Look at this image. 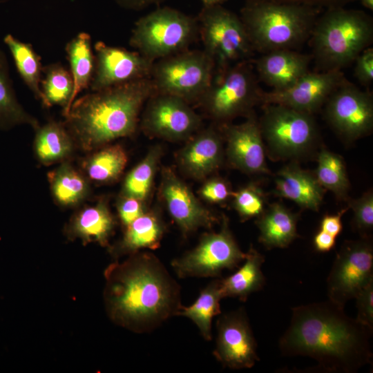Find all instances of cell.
<instances>
[{
  "label": "cell",
  "instance_id": "1",
  "mask_svg": "<svg viewBox=\"0 0 373 373\" xmlns=\"http://www.w3.org/2000/svg\"><path fill=\"white\" fill-rule=\"evenodd\" d=\"M372 332L328 300L294 307L278 345L283 355L313 358L316 370L354 373L372 363Z\"/></svg>",
  "mask_w": 373,
  "mask_h": 373
},
{
  "label": "cell",
  "instance_id": "2",
  "mask_svg": "<svg viewBox=\"0 0 373 373\" xmlns=\"http://www.w3.org/2000/svg\"><path fill=\"white\" fill-rule=\"evenodd\" d=\"M104 301L111 319L137 333L149 332L177 315L180 287L153 254L135 252L105 271Z\"/></svg>",
  "mask_w": 373,
  "mask_h": 373
},
{
  "label": "cell",
  "instance_id": "3",
  "mask_svg": "<svg viewBox=\"0 0 373 373\" xmlns=\"http://www.w3.org/2000/svg\"><path fill=\"white\" fill-rule=\"evenodd\" d=\"M155 92L150 77L87 94L72 104L66 116L73 140L93 151L133 134L143 105Z\"/></svg>",
  "mask_w": 373,
  "mask_h": 373
},
{
  "label": "cell",
  "instance_id": "4",
  "mask_svg": "<svg viewBox=\"0 0 373 373\" xmlns=\"http://www.w3.org/2000/svg\"><path fill=\"white\" fill-rule=\"evenodd\" d=\"M321 9L267 0H247L240 10L254 51L294 50L306 41Z\"/></svg>",
  "mask_w": 373,
  "mask_h": 373
},
{
  "label": "cell",
  "instance_id": "5",
  "mask_svg": "<svg viewBox=\"0 0 373 373\" xmlns=\"http://www.w3.org/2000/svg\"><path fill=\"white\" fill-rule=\"evenodd\" d=\"M312 59L320 71L341 70L370 47L372 17L358 10L337 7L318 17L310 35Z\"/></svg>",
  "mask_w": 373,
  "mask_h": 373
},
{
  "label": "cell",
  "instance_id": "6",
  "mask_svg": "<svg viewBox=\"0 0 373 373\" xmlns=\"http://www.w3.org/2000/svg\"><path fill=\"white\" fill-rule=\"evenodd\" d=\"M198 36L196 17L164 6L135 22L129 44L142 55L155 61L189 49Z\"/></svg>",
  "mask_w": 373,
  "mask_h": 373
},
{
  "label": "cell",
  "instance_id": "7",
  "mask_svg": "<svg viewBox=\"0 0 373 373\" xmlns=\"http://www.w3.org/2000/svg\"><path fill=\"white\" fill-rule=\"evenodd\" d=\"M262 91L249 60L242 61L215 73L198 102L212 119L226 124L238 116L253 114L254 106L261 104Z\"/></svg>",
  "mask_w": 373,
  "mask_h": 373
},
{
  "label": "cell",
  "instance_id": "8",
  "mask_svg": "<svg viewBox=\"0 0 373 373\" xmlns=\"http://www.w3.org/2000/svg\"><path fill=\"white\" fill-rule=\"evenodd\" d=\"M214 61L204 50H186L153 63L151 79L156 93L189 104L199 102L214 77Z\"/></svg>",
  "mask_w": 373,
  "mask_h": 373
},
{
  "label": "cell",
  "instance_id": "9",
  "mask_svg": "<svg viewBox=\"0 0 373 373\" xmlns=\"http://www.w3.org/2000/svg\"><path fill=\"white\" fill-rule=\"evenodd\" d=\"M204 50L215 64V73L249 60L254 50L240 17L222 5L203 6L198 17Z\"/></svg>",
  "mask_w": 373,
  "mask_h": 373
},
{
  "label": "cell",
  "instance_id": "10",
  "mask_svg": "<svg viewBox=\"0 0 373 373\" xmlns=\"http://www.w3.org/2000/svg\"><path fill=\"white\" fill-rule=\"evenodd\" d=\"M262 139L277 158H299L315 146L318 133L312 114L279 104H264Z\"/></svg>",
  "mask_w": 373,
  "mask_h": 373
},
{
  "label": "cell",
  "instance_id": "11",
  "mask_svg": "<svg viewBox=\"0 0 373 373\" xmlns=\"http://www.w3.org/2000/svg\"><path fill=\"white\" fill-rule=\"evenodd\" d=\"M223 216L218 232L206 233L191 251L171 262L179 278L219 277L224 269H233L245 258Z\"/></svg>",
  "mask_w": 373,
  "mask_h": 373
},
{
  "label": "cell",
  "instance_id": "12",
  "mask_svg": "<svg viewBox=\"0 0 373 373\" xmlns=\"http://www.w3.org/2000/svg\"><path fill=\"white\" fill-rule=\"evenodd\" d=\"M373 280V246L370 237L343 242L327 278L328 300L341 306Z\"/></svg>",
  "mask_w": 373,
  "mask_h": 373
},
{
  "label": "cell",
  "instance_id": "13",
  "mask_svg": "<svg viewBox=\"0 0 373 373\" xmlns=\"http://www.w3.org/2000/svg\"><path fill=\"white\" fill-rule=\"evenodd\" d=\"M201 122L186 101L155 93L146 101L141 126L147 135L175 141L191 137L198 130Z\"/></svg>",
  "mask_w": 373,
  "mask_h": 373
},
{
  "label": "cell",
  "instance_id": "14",
  "mask_svg": "<svg viewBox=\"0 0 373 373\" xmlns=\"http://www.w3.org/2000/svg\"><path fill=\"white\" fill-rule=\"evenodd\" d=\"M325 103L327 121L344 139L355 140L372 131L373 100L369 92L347 81L331 94Z\"/></svg>",
  "mask_w": 373,
  "mask_h": 373
},
{
  "label": "cell",
  "instance_id": "15",
  "mask_svg": "<svg viewBox=\"0 0 373 373\" xmlns=\"http://www.w3.org/2000/svg\"><path fill=\"white\" fill-rule=\"evenodd\" d=\"M217 337L213 352L225 367H252L259 357L257 343L244 308L222 314L216 324Z\"/></svg>",
  "mask_w": 373,
  "mask_h": 373
},
{
  "label": "cell",
  "instance_id": "16",
  "mask_svg": "<svg viewBox=\"0 0 373 373\" xmlns=\"http://www.w3.org/2000/svg\"><path fill=\"white\" fill-rule=\"evenodd\" d=\"M95 69L90 87L97 91L127 82L151 77L154 61L138 52L108 46H94Z\"/></svg>",
  "mask_w": 373,
  "mask_h": 373
},
{
  "label": "cell",
  "instance_id": "17",
  "mask_svg": "<svg viewBox=\"0 0 373 373\" xmlns=\"http://www.w3.org/2000/svg\"><path fill=\"white\" fill-rule=\"evenodd\" d=\"M347 81L341 70L309 71L289 88L262 91L261 104L283 105L312 115Z\"/></svg>",
  "mask_w": 373,
  "mask_h": 373
},
{
  "label": "cell",
  "instance_id": "18",
  "mask_svg": "<svg viewBox=\"0 0 373 373\" xmlns=\"http://www.w3.org/2000/svg\"><path fill=\"white\" fill-rule=\"evenodd\" d=\"M169 215L184 235L211 228L218 219L170 168H163L160 189Z\"/></svg>",
  "mask_w": 373,
  "mask_h": 373
},
{
  "label": "cell",
  "instance_id": "19",
  "mask_svg": "<svg viewBox=\"0 0 373 373\" xmlns=\"http://www.w3.org/2000/svg\"><path fill=\"white\" fill-rule=\"evenodd\" d=\"M227 156L235 168L249 174L269 173L259 122L254 114L240 124H224Z\"/></svg>",
  "mask_w": 373,
  "mask_h": 373
},
{
  "label": "cell",
  "instance_id": "20",
  "mask_svg": "<svg viewBox=\"0 0 373 373\" xmlns=\"http://www.w3.org/2000/svg\"><path fill=\"white\" fill-rule=\"evenodd\" d=\"M312 56L283 49L264 53L256 61L259 79L273 90L289 88L309 70Z\"/></svg>",
  "mask_w": 373,
  "mask_h": 373
},
{
  "label": "cell",
  "instance_id": "21",
  "mask_svg": "<svg viewBox=\"0 0 373 373\" xmlns=\"http://www.w3.org/2000/svg\"><path fill=\"white\" fill-rule=\"evenodd\" d=\"M223 159L222 137L214 128H207L193 137L180 151L182 170L195 179H202L216 170Z\"/></svg>",
  "mask_w": 373,
  "mask_h": 373
},
{
  "label": "cell",
  "instance_id": "22",
  "mask_svg": "<svg viewBox=\"0 0 373 373\" xmlns=\"http://www.w3.org/2000/svg\"><path fill=\"white\" fill-rule=\"evenodd\" d=\"M324 191L314 175L294 164L283 167L275 179L274 193L294 202L303 209L318 211Z\"/></svg>",
  "mask_w": 373,
  "mask_h": 373
},
{
  "label": "cell",
  "instance_id": "23",
  "mask_svg": "<svg viewBox=\"0 0 373 373\" xmlns=\"http://www.w3.org/2000/svg\"><path fill=\"white\" fill-rule=\"evenodd\" d=\"M298 213H293L285 205L274 202L258 217V240L266 248L287 247L298 237Z\"/></svg>",
  "mask_w": 373,
  "mask_h": 373
},
{
  "label": "cell",
  "instance_id": "24",
  "mask_svg": "<svg viewBox=\"0 0 373 373\" xmlns=\"http://www.w3.org/2000/svg\"><path fill=\"white\" fill-rule=\"evenodd\" d=\"M165 231L160 216L153 211H146L126 227L123 238L115 247L114 256L132 254L142 249L159 247Z\"/></svg>",
  "mask_w": 373,
  "mask_h": 373
},
{
  "label": "cell",
  "instance_id": "25",
  "mask_svg": "<svg viewBox=\"0 0 373 373\" xmlns=\"http://www.w3.org/2000/svg\"><path fill=\"white\" fill-rule=\"evenodd\" d=\"M115 226V219L104 201L84 208L71 220L68 233L84 243L96 242L102 246L108 243Z\"/></svg>",
  "mask_w": 373,
  "mask_h": 373
},
{
  "label": "cell",
  "instance_id": "26",
  "mask_svg": "<svg viewBox=\"0 0 373 373\" xmlns=\"http://www.w3.org/2000/svg\"><path fill=\"white\" fill-rule=\"evenodd\" d=\"M265 257L251 245L243 265L229 276L220 279V291L222 298H238L246 301L249 295L260 290L265 284L262 271Z\"/></svg>",
  "mask_w": 373,
  "mask_h": 373
},
{
  "label": "cell",
  "instance_id": "27",
  "mask_svg": "<svg viewBox=\"0 0 373 373\" xmlns=\"http://www.w3.org/2000/svg\"><path fill=\"white\" fill-rule=\"evenodd\" d=\"M73 81V90L68 106L64 110L66 117L77 95L90 86L95 69V55L91 46L90 36L80 32L66 46Z\"/></svg>",
  "mask_w": 373,
  "mask_h": 373
},
{
  "label": "cell",
  "instance_id": "28",
  "mask_svg": "<svg viewBox=\"0 0 373 373\" xmlns=\"http://www.w3.org/2000/svg\"><path fill=\"white\" fill-rule=\"evenodd\" d=\"M21 124L39 127L37 119L24 110L17 98L7 57L0 49V130Z\"/></svg>",
  "mask_w": 373,
  "mask_h": 373
},
{
  "label": "cell",
  "instance_id": "29",
  "mask_svg": "<svg viewBox=\"0 0 373 373\" xmlns=\"http://www.w3.org/2000/svg\"><path fill=\"white\" fill-rule=\"evenodd\" d=\"M222 298L220 279L214 280L202 289L192 305L188 307L182 305L177 315L191 319L199 329L202 336L207 341H211L212 320L221 313L220 301Z\"/></svg>",
  "mask_w": 373,
  "mask_h": 373
},
{
  "label": "cell",
  "instance_id": "30",
  "mask_svg": "<svg viewBox=\"0 0 373 373\" xmlns=\"http://www.w3.org/2000/svg\"><path fill=\"white\" fill-rule=\"evenodd\" d=\"M36 129L34 148L40 162L50 164L66 157L71 153L73 139L64 126L52 122Z\"/></svg>",
  "mask_w": 373,
  "mask_h": 373
},
{
  "label": "cell",
  "instance_id": "31",
  "mask_svg": "<svg viewBox=\"0 0 373 373\" xmlns=\"http://www.w3.org/2000/svg\"><path fill=\"white\" fill-rule=\"evenodd\" d=\"M48 180L54 198L62 206H74L88 193L86 179L68 163H64L49 173Z\"/></svg>",
  "mask_w": 373,
  "mask_h": 373
},
{
  "label": "cell",
  "instance_id": "32",
  "mask_svg": "<svg viewBox=\"0 0 373 373\" xmlns=\"http://www.w3.org/2000/svg\"><path fill=\"white\" fill-rule=\"evenodd\" d=\"M13 58L20 77L37 99H41L40 89L42 67L40 57L30 44L24 43L11 34L3 38Z\"/></svg>",
  "mask_w": 373,
  "mask_h": 373
},
{
  "label": "cell",
  "instance_id": "33",
  "mask_svg": "<svg viewBox=\"0 0 373 373\" xmlns=\"http://www.w3.org/2000/svg\"><path fill=\"white\" fill-rule=\"evenodd\" d=\"M162 154V148L158 145L148 151L125 178L122 191L123 196L143 202L149 197Z\"/></svg>",
  "mask_w": 373,
  "mask_h": 373
},
{
  "label": "cell",
  "instance_id": "34",
  "mask_svg": "<svg viewBox=\"0 0 373 373\" xmlns=\"http://www.w3.org/2000/svg\"><path fill=\"white\" fill-rule=\"evenodd\" d=\"M128 157L119 144L106 146L93 154L85 163L88 178L98 182H108L117 179L123 172Z\"/></svg>",
  "mask_w": 373,
  "mask_h": 373
},
{
  "label": "cell",
  "instance_id": "35",
  "mask_svg": "<svg viewBox=\"0 0 373 373\" xmlns=\"http://www.w3.org/2000/svg\"><path fill=\"white\" fill-rule=\"evenodd\" d=\"M44 77L41 79V100L46 107L61 106L66 108L73 90V81L70 74L58 64L42 68Z\"/></svg>",
  "mask_w": 373,
  "mask_h": 373
},
{
  "label": "cell",
  "instance_id": "36",
  "mask_svg": "<svg viewBox=\"0 0 373 373\" xmlns=\"http://www.w3.org/2000/svg\"><path fill=\"white\" fill-rule=\"evenodd\" d=\"M315 176L320 184L333 192L337 198L344 199L350 182L342 157L328 150L322 149L318 155Z\"/></svg>",
  "mask_w": 373,
  "mask_h": 373
},
{
  "label": "cell",
  "instance_id": "37",
  "mask_svg": "<svg viewBox=\"0 0 373 373\" xmlns=\"http://www.w3.org/2000/svg\"><path fill=\"white\" fill-rule=\"evenodd\" d=\"M233 206L242 221L258 217L265 210V197L261 189L249 184L231 193Z\"/></svg>",
  "mask_w": 373,
  "mask_h": 373
},
{
  "label": "cell",
  "instance_id": "38",
  "mask_svg": "<svg viewBox=\"0 0 373 373\" xmlns=\"http://www.w3.org/2000/svg\"><path fill=\"white\" fill-rule=\"evenodd\" d=\"M349 207L354 213V227L361 232L363 237L367 236V233L373 227V193L368 191L360 198L351 200Z\"/></svg>",
  "mask_w": 373,
  "mask_h": 373
},
{
  "label": "cell",
  "instance_id": "39",
  "mask_svg": "<svg viewBox=\"0 0 373 373\" xmlns=\"http://www.w3.org/2000/svg\"><path fill=\"white\" fill-rule=\"evenodd\" d=\"M355 299L357 307L356 320L373 329V280L360 290Z\"/></svg>",
  "mask_w": 373,
  "mask_h": 373
},
{
  "label": "cell",
  "instance_id": "40",
  "mask_svg": "<svg viewBox=\"0 0 373 373\" xmlns=\"http://www.w3.org/2000/svg\"><path fill=\"white\" fill-rule=\"evenodd\" d=\"M146 211L143 201L135 198L122 195L118 202L117 211L119 218L125 227Z\"/></svg>",
  "mask_w": 373,
  "mask_h": 373
},
{
  "label": "cell",
  "instance_id": "41",
  "mask_svg": "<svg viewBox=\"0 0 373 373\" xmlns=\"http://www.w3.org/2000/svg\"><path fill=\"white\" fill-rule=\"evenodd\" d=\"M232 192L225 181L220 178H213L206 182L200 189L201 197L211 203L225 201Z\"/></svg>",
  "mask_w": 373,
  "mask_h": 373
},
{
  "label": "cell",
  "instance_id": "42",
  "mask_svg": "<svg viewBox=\"0 0 373 373\" xmlns=\"http://www.w3.org/2000/svg\"><path fill=\"white\" fill-rule=\"evenodd\" d=\"M354 61V74L358 81L363 86H370L373 80V48L363 50Z\"/></svg>",
  "mask_w": 373,
  "mask_h": 373
},
{
  "label": "cell",
  "instance_id": "43",
  "mask_svg": "<svg viewBox=\"0 0 373 373\" xmlns=\"http://www.w3.org/2000/svg\"><path fill=\"white\" fill-rule=\"evenodd\" d=\"M278 3H293L314 7L318 9L344 7L355 0H267Z\"/></svg>",
  "mask_w": 373,
  "mask_h": 373
},
{
  "label": "cell",
  "instance_id": "44",
  "mask_svg": "<svg viewBox=\"0 0 373 373\" xmlns=\"http://www.w3.org/2000/svg\"><path fill=\"white\" fill-rule=\"evenodd\" d=\"M347 209H342L336 214L325 215L320 224V230L325 231L336 238L342 231L343 223L341 218Z\"/></svg>",
  "mask_w": 373,
  "mask_h": 373
},
{
  "label": "cell",
  "instance_id": "45",
  "mask_svg": "<svg viewBox=\"0 0 373 373\" xmlns=\"http://www.w3.org/2000/svg\"><path fill=\"white\" fill-rule=\"evenodd\" d=\"M336 243V238L331 234L319 230L314 237L315 249L320 252H327L333 249Z\"/></svg>",
  "mask_w": 373,
  "mask_h": 373
},
{
  "label": "cell",
  "instance_id": "46",
  "mask_svg": "<svg viewBox=\"0 0 373 373\" xmlns=\"http://www.w3.org/2000/svg\"><path fill=\"white\" fill-rule=\"evenodd\" d=\"M167 0H115L126 8L141 10L153 5H160Z\"/></svg>",
  "mask_w": 373,
  "mask_h": 373
},
{
  "label": "cell",
  "instance_id": "47",
  "mask_svg": "<svg viewBox=\"0 0 373 373\" xmlns=\"http://www.w3.org/2000/svg\"><path fill=\"white\" fill-rule=\"evenodd\" d=\"M225 0H200L203 6H213L222 5Z\"/></svg>",
  "mask_w": 373,
  "mask_h": 373
},
{
  "label": "cell",
  "instance_id": "48",
  "mask_svg": "<svg viewBox=\"0 0 373 373\" xmlns=\"http://www.w3.org/2000/svg\"><path fill=\"white\" fill-rule=\"evenodd\" d=\"M362 5L367 9L373 10V0H360Z\"/></svg>",
  "mask_w": 373,
  "mask_h": 373
},
{
  "label": "cell",
  "instance_id": "49",
  "mask_svg": "<svg viewBox=\"0 0 373 373\" xmlns=\"http://www.w3.org/2000/svg\"><path fill=\"white\" fill-rule=\"evenodd\" d=\"M7 0H0V3L6 2Z\"/></svg>",
  "mask_w": 373,
  "mask_h": 373
}]
</instances>
